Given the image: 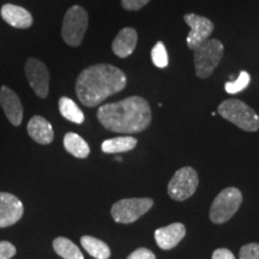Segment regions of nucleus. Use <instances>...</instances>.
<instances>
[{
    "mask_svg": "<svg viewBox=\"0 0 259 259\" xmlns=\"http://www.w3.org/2000/svg\"><path fill=\"white\" fill-rule=\"evenodd\" d=\"M0 105L8 120L14 126H19L23 120V107L21 100L14 90L8 87L0 89Z\"/></svg>",
    "mask_w": 259,
    "mask_h": 259,
    "instance_id": "nucleus-12",
    "label": "nucleus"
},
{
    "mask_svg": "<svg viewBox=\"0 0 259 259\" xmlns=\"http://www.w3.org/2000/svg\"><path fill=\"white\" fill-rule=\"evenodd\" d=\"M186 235V228L183 223L176 222L155 231V240L161 250L169 251L174 248Z\"/></svg>",
    "mask_w": 259,
    "mask_h": 259,
    "instance_id": "nucleus-13",
    "label": "nucleus"
},
{
    "mask_svg": "<svg viewBox=\"0 0 259 259\" xmlns=\"http://www.w3.org/2000/svg\"><path fill=\"white\" fill-rule=\"evenodd\" d=\"M64 147L67 153L73 155L77 158H85L88 157L90 153L89 145L84 141L83 137L74 132H69L64 137Z\"/></svg>",
    "mask_w": 259,
    "mask_h": 259,
    "instance_id": "nucleus-18",
    "label": "nucleus"
},
{
    "mask_svg": "<svg viewBox=\"0 0 259 259\" xmlns=\"http://www.w3.org/2000/svg\"><path fill=\"white\" fill-rule=\"evenodd\" d=\"M25 76L35 94L45 99L50 90V73L46 65L36 58H30L25 64Z\"/></svg>",
    "mask_w": 259,
    "mask_h": 259,
    "instance_id": "nucleus-10",
    "label": "nucleus"
},
{
    "mask_svg": "<svg viewBox=\"0 0 259 259\" xmlns=\"http://www.w3.org/2000/svg\"><path fill=\"white\" fill-rule=\"evenodd\" d=\"M251 82V76L250 73L246 72V71H241L239 77L233 82H227L225 84V90L228 94H236L240 93L242 90H245L248 87V84Z\"/></svg>",
    "mask_w": 259,
    "mask_h": 259,
    "instance_id": "nucleus-22",
    "label": "nucleus"
},
{
    "mask_svg": "<svg viewBox=\"0 0 259 259\" xmlns=\"http://www.w3.org/2000/svg\"><path fill=\"white\" fill-rule=\"evenodd\" d=\"M239 259H259V244L252 242L242 246L239 252Z\"/></svg>",
    "mask_w": 259,
    "mask_h": 259,
    "instance_id": "nucleus-24",
    "label": "nucleus"
},
{
    "mask_svg": "<svg viewBox=\"0 0 259 259\" xmlns=\"http://www.w3.org/2000/svg\"><path fill=\"white\" fill-rule=\"evenodd\" d=\"M151 198H126L116 202L112 206V218L118 223H132L145 215L153 208Z\"/></svg>",
    "mask_w": 259,
    "mask_h": 259,
    "instance_id": "nucleus-7",
    "label": "nucleus"
},
{
    "mask_svg": "<svg viewBox=\"0 0 259 259\" xmlns=\"http://www.w3.org/2000/svg\"><path fill=\"white\" fill-rule=\"evenodd\" d=\"M53 250L63 259H84V255L78 247L70 239L59 238L53 240Z\"/></svg>",
    "mask_w": 259,
    "mask_h": 259,
    "instance_id": "nucleus-20",
    "label": "nucleus"
},
{
    "mask_svg": "<svg viewBox=\"0 0 259 259\" xmlns=\"http://www.w3.org/2000/svg\"><path fill=\"white\" fill-rule=\"evenodd\" d=\"M16 254V247L9 241H0V259H10Z\"/></svg>",
    "mask_w": 259,
    "mask_h": 259,
    "instance_id": "nucleus-25",
    "label": "nucleus"
},
{
    "mask_svg": "<svg viewBox=\"0 0 259 259\" xmlns=\"http://www.w3.org/2000/svg\"><path fill=\"white\" fill-rule=\"evenodd\" d=\"M2 17L14 28L27 29L32 25V16L28 10L18 5L5 4L2 8Z\"/></svg>",
    "mask_w": 259,
    "mask_h": 259,
    "instance_id": "nucleus-14",
    "label": "nucleus"
},
{
    "mask_svg": "<svg viewBox=\"0 0 259 259\" xmlns=\"http://www.w3.org/2000/svg\"><path fill=\"white\" fill-rule=\"evenodd\" d=\"M97 119L109 131L137 134L150 125L151 108L147 100L135 95L121 101L102 105L97 111Z\"/></svg>",
    "mask_w": 259,
    "mask_h": 259,
    "instance_id": "nucleus-1",
    "label": "nucleus"
},
{
    "mask_svg": "<svg viewBox=\"0 0 259 259\" xmlns=\"http://www.w3.org/2000/svg\"><path fill=\"white\" fill-rule=\"evenodd\" d=\"M184 21L186 22L187 25L191 28L186 37V44L190 50H194L202 45L203 42L209 40L215 29V25L209 18L203 17V16L196 14H187L184 16Z\"/></svg>",
    "mask_w": 259,
    "mask_h": 259,
    "instance_id": "nucleus-9",
    "label": "nucleus"
},
{
    "mask_svg": "<svg viewBox=\"0 0 259 259\" xmlns=\"http://www.w3.org/2000/svg\"><path fill=\"white\" fill-rule=\"evenodd\" d=\"M126 85L127 77L120 69L109 64H97L79 74L76 93L84 106L95 107L101 105L107 97L121 92Z\"/></svg>",
    "mask_w": 259,
    "mask_h": 259,
    "instance_id": "nucleus-2",
    "label": "nucleus"
},
{
    "mask_svg": "<svg viewBox=\"0 0 259 259\" xmlns=\"http://www.w3.org/2000/svg\"><path fill=\"white\" fill-rule=\"evenodd\" d=\"M88 28V14L82 6L74 5L65 14L61 35L64 41L70 46H79L83 42Z\"/></svg>",
    "mask_w": 259,
    "mask_h": 259,
    "instance_id": "nucleus-6",
    "label": "nucleus"
},
{
    "mask_svg": "<svg viewBox=\"0 0 259 259\" xmlns=\"http://www.w3.org/2000/svg\"><path fill=\"white\" fill-rule=\"evenodd\" d=\"M212 259H235L234 254L231 251L227 250V248H219L213 252Z\"/></svg>",
    "mask_w": 259,
    "mask_h": 259,
    "instance_id": "nucleus-28",
    "label": "nucleus"
},
{
    "mask_svg": "<svg viewBox=\"0 0 259 259\" xmlns=\"http://www.w3.org/2000/svg\"><path fill=\"white\" fill-rule=\"evenodd\" d=\"M127 259H156V257H155V254L150 250L142 247L132 252L127 257Z\"/></svg>",
    "mask_w": 259,
    "mask_h": 259,
    "instance_id": "nucleus-27",
    "label": "nucleus"
},
{
    "mask_svg": "<svg viewBox=\"0 0 259 259\" xmlns=\"http://www.w3.org/2000/svg\"><path fill=\"white\" fill-rule=\"evenodd\" d=\"M242 193L236 187H227L218 194L210 208V220L216 225H221L232 219L240 208Z\"/></svg>",
    "mask_w": 259,
    "mask_h": 259,
    "instance_id": "nucleus-5",
    "label": "nucleus"
},
{
    "mask_svg": "<svg viewBox=\"0 0 259 259\" xmlns=\"http://www.w3.org/2000/svg\"><path fill=\"white\" fill-rule=\"evenodd\" d=\"M137 145V139L131 136H122V137H115L106 139L101 145L103 153L106 154H120L131 151Z\"/></svg>",
    "mask_w": 259,
    "mask_h": 259,
    "instance_id": "nucleus-17",
    "label": "nucleus"
},
{
    "mask_svg": "<svg viewBox=\"0 0 259 259\" xmlns=\"http://www.w3.org/2000/svg\"><path fill=\"white\" fill-rule=\"evenodd\" d=\"M24 206L17 197L6 192H0V228L15 225L22 219Z\"/></svg>",
    "mask_w": 259,
    "mask_h": 259,
    "instance_id": "nucleus-11",
    "label": "nucleus"
},
{
    "mask_svg": "<svg viewBox=\"0 0 259 259\" xmlns=\"http://www.w3.org/2000/svg\"><path fill=\"white\" fill-rule=\"evenodd\" d=\"M150 0H121V5L128 11H137L145 6Z\"/></svg>",
    "mask_w": 259,
    "mask_h": 259,
    "instance_id": "nucleus-26",
    "label": "nucleus"
},
{
    "mask_svg": "<svg viewBox=\"0 0 259 259\" xmlns=\"http://www.w3.org/2000/svg\"><path fill=\"white\" fill-rule=\"evenodd\" d=\"M137 41V31L134 28H124L113 41L112 50L119 58H127L135 51Z\"/></svg>",
    "mask_w": 259,
    "mask_h": 259,
    "instance_id": "nucleus-15",
    "label": "nucleus"
},
{
    "mask_svg": "<svg viewBox=\"0 0 259 259\" xmlns=\"http://www.w3.org/2000/svg\"><path fill=\"white\" fill-rule=\"evenodd\" d=\"M223 51V45L215 38H209L194 48V70L200 79H206L211 76L222 59Z\"/></svg>",
    "mask_w": 259,
    "mask_h": 259,
    "instance_id": "nucleus-4",
    "label": "nucleus"
},
{
    "mask_svg": "<svg viewBox=\"0 0 259 259\" xmlns=\"http://www.w3.org/2000/svg\"><path fill=\"white\" fill-rule=\"evenodd\" d=\"M28 134L38 144H50L54 139V131L52 125L40 115L32 116L28 122Z\"/></svg>",
    "mask_w": 259,
    "mask_h": 259,
    "instance_id": "nucleus-16",
    "label": "nucleus"
},
{
    "mask_svg": "<svg viewBox=\"0 0 259 259\" xmlns=\"http://www.w3.org/2000/svg\"><path fill=\"white\" fill-rule=\"evenodd\" d=\"M83 248L95 259H108L111 257V248L102 240L85 235L80 239Z\"/></svg>",
    "mask_w": 259,
    "mask_h": 259,
    "instance_id": "nucleus-19",
    "label": "nucleus"
},
{
    "mask_svg": "<svg viewBox=\"0 0 259 259\" xmlns=\"http://www.w3.org/2000/svg\"><path fill=\"white\" fill-rule=\"evenodd\" d=\"M59 111L60 114L64 116L66 120L74 124H83L84 122V113L78 106L76 105V102L73 100H71L70 97L63 96L59 100Z\"/></svg>",
    "mask_w": 259,
    "mask_h": 259,
    "instance_id": "nucleus-21",
    "label": "nucleus"
},
{
    "mask_svg": "<svg viewBox=\"0 0 259 259\" xmlns=\"http://www.w3.org/2000/svg\"><path fill=\"white\" fill-rule=\"evenodd\" d=\"M219 114L226 120L245 131L254 132L259 130V116L254 109L241 100L228 99L221 102L218 108Z\"/></svg>",
    "mask_w": 259,
    "mask_h": 259,
    "instance_id": "nucleus-3",
    "label": "nucleus"
},
{
    "mask_svg": "<svg viewBox=\"0 0 259 259\" xmlns=\"http://www.w3.org/2000/svg\"><path fill=\"white\" fill-rule=\"evenodd\" d=\"M151 59H153L155 66L160 67V69H164V67L168 66V53L166 46H164L162 42H157V44L153 47V51H151Z\"/></svg>",
    "mask_w": 259,
    "mask_h": 259,
    "instance_id": "nucleus-23",
    "label": "nucleus"
},
{
    "mask_svg": "<svg viewBox=\"0 0 259 259\" xmlns=\"http://www.w3.org/2000/svg\"><path fill=\"white\" fill-rule=\"evenodd\" d=\"M198 174L191 167H184L177 170L169 184H168V194L171 199L183 202L193 196L198 187Z\"/></svg>",
    "mask_w": 259,
    "mask_h": 259,
    "instance_id": "nucleus-8",
    "label": "nucleus"
}]
</instances>
